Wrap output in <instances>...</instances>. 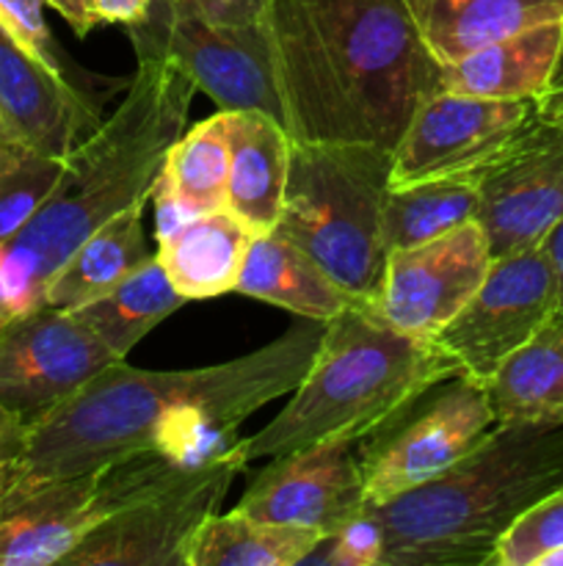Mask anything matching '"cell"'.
<instances>
[{
	"label": "cell",
	"instance_id": "ffe728a7",
	"mask_svg": "<svg viewBox=\"0 0 563 566\" xmlns=\"http://www.w3.org/2000/svg\"><path fill=\"white\" fill-rule=\"evenodd\" d=\"M563 48V20L519 31L442 66V88L491 99H535Z\"/></svg>",
	"mask_w": 563,
	"mask_h": 566
},
{
	"label": "cell",
	"instance_id": "603a6c76",
	"mask_svg": "<svg viewBox=\"0 0 563 566\" xmlns=\"http://www.w3.org/2000/svg\"><path fill=\"white\" fill-rule=\"evenodd\" d=\"M226 182H230L226 111H219L182 133L171 147L152 191L160 213L158 232L171 230L191 216L224 210Z\"/></svg>",
	"mask_w": 563,
	"mask_h": 566
},
{
	"label": "cell",
	"instance_id": "e0dca14e",
	"mask_svg": "<svg viewBox=\"0 0 563 566\" xmlns=\"http://www.w3.org/2000/svg\"><path fill=\"white\" fill-rule=\"evenodd\" d=\"M0 111L39 153L64 160L99 125L97 97L81 81L55 75L0 22Z\"/></svg>",
	"mask_w": 563,
	"mask_h": 566
},
{
	"label": "cell",
	"instance_id": "8d00e7d4",
	"mask_svg": "<svg viewBox=\"0 0 563 566\" xmlns=\"http://www.w3.org/2000/svg\"><path fill=\"white\" fill-rule=\"evenodd\" d=\"M47 6H53V9L59 11L66 22H70V28L81 39L88 36V33L97 28V20H94V14H92V9H88L86 0H47Z\"/></svg>",
	"mask_w": 563,
	"mask_h": 566
},
{
	"label": "cell",
	"instance_id": "9a60e30c",
	"mask_svg": "<svg viewBox=\"0 0 563 566\" xmlns=\"http://www.w3.org/2000/svg\"><path fill=\"white\" fill-rule=\"evenodd\" d=\"M359 448L357 440H329L268 459L235 509L326 539L370 512Z\"/></svg>",
	"mask_w": 563,
	"mask_h": 566
},
{
	"label": "cell",
	"instance_id": "ac0fdd59",
	"mask_svg": "<svg viewBox=\"0 0 563 566\" xmlns=\"http://www.w3.org/2000/svg\"><path fill=\"white\" fill-rule=\"evenodd\" d=\"M254 235L232 210H210L158 232V258L171 285L188 302H202L235 291Z\"/></svg>",
	"mask_w": 563,
	"mask_h": 566
},
{
	"label": "cell",
	"instance_id": "e575fe53",
	"mask_svg": "<svg viewBox=\"0 0 563 566\" xmlns=\"http://www.w3.org/2000/svg\"><path fill=\"white\" fill-rule=\"evenodd\" d=\"M92 9L97 25L108 22V25H136L144 22L149 14L152 0H86Z\"/></svg>",
	"mask_w": 563,
	"mask_h": 566
},
{
	"label": "cell",
	"instance_id": "9c48e42d",
	"mask_svg": "<svg viewBox=\"0 0 563 566\" xmlns=\"http://www.w3.org/2000/svg\"><path fill=\"white\" fill-rule=\"evenodd\" d=\"M495 426L486 385L456 374L425 390L395 423L359 448L370 509L445 473Z\"/></svg>",
	"mask_w": 563,
	"mask_h": 566
},
{
	"label": "cell",
	"instance_id": "d590c367",
	"mask_svg": "<svg viewBox=\"0 0 563 566\" xmlns=\"http://www.w3.org/2000/svg\"><path fill=\"white\" fill-rule=\"evenodd\" d=\"M535 111H539V116H544V119L563 125V48L550 83H546L544 92L535 97Z\"/></svg>",
	"mask_w": 563,
	"mask_h": 566
},
{
	"label": "cell",
	"instance_id": "f546056e",
	"mask_svg": "<svg viewBox=\"0 0 563 566\" xmlns=\"http://www.w3.org/2000/svg\"><path fill=\"white\" fill-rule=\"evenodd\" d=\"M555 551H563V486L517 520L502 536L491 566H541Z\"/></svg>",
	"mask_w": 563,
	"mask_h": 566
},
{
	"label": "cell",
	"instance_id": "7c38bea8",
	"mask_svg": "<svg viewBox=\"0 0 563 566\" xmlns=\"http://www.w3.org/2000/svg\"><path fill=\"white\" fill-rule=\"evenodd\" d=\"M110 363L119 357L72 310H28L0 335V407L33 423Z\"/></svg>",
	"mask_w": 563,
	"mask_h": 566
},
{
	"label": "cell",
	"instance_id": "4dcf8cb0",
	"mask_svg": "<svg viewBox=\"0 0 563 566\" xmlns=\"http://www.w3.org/2000/svg\"><path fill=\"white\" fill-rule=\"evenodd\" d=\"M44 6L47 0H0V22L14 33L17 42L25 50H31L47 70L55 75L70 77V64L64 61V53L55 44L53 33H50L47 20H44Z\"/></svg>",
	"mask_w": 563,
	"mask_h": 566
},
{
	"label": "cell",
	"instance_id": "8fae6325",
	"mask_svg": "<svg viewBox=\"0 0 563 566\" xmlns=\"http://www.w3.org/2000/svg\"><path fill=\"white\" fill-rule=\"evenodd\" d=\"M475 177L491 258L541 247L563 219V125L535 111Z\"/></svg>",
	"mask_w": 563,
	"mask_h": 566
},
{
	"label": "cell",
	"instance_id": "52a82bcc",
	"mask_svg": "<svg viewBox=\"0 0 563 566\" xmlns=\"http://www.w3.org/2000/svg\"><path fill=\"white\" fill-rule=\"evenodd\" d=\"M185 468L163 451H141L92 473L9 486L0 495V566H61L94 525Z\"/></svg>",
	"mask_w": 563,
	"mask_h": 566
},
{
	"label": "cell",
	"instance_id": "f35d334b",
	"mask_svg": "<svg viewBox=\"0 0 563 566\" xmlns=\"http://www.w3.org/2000/svg\"><path fill=\"white\" fill-rule=\"evenodd\" d=\"M22 313H25V310H22V304L17 302L14 291H11L9 280H6L3 274V265H0V335H3V332L9 329Z\"/></svg>",
	"mask_w": 563,
	"mask_h": 566
},
{
	"label": "cell",
	"instance_id": "7402d4cb",
	"mask_svg": "<svg viewBox=\"0 0 563 566\" xmlns=\"http://www.w3.org/2000/svg\"><path fill=\"white\" fill-rule=\"evenodd\" d=\"M235 293L320 324H329L342 310L357 307L312 258L274 230L252 238Z\"/></svg>",
	"mask_w": 563,
	"mask_h": 566
},
{
	"label": "cell",
	"instance_id": "83f0119b",
	"mask_svg": "<svg viewBox=\"0 0 563 566\" xmlns=\"http://www.w3.org/2000/svg\"><path fill=\"white\" fill-rule=\"evenodd\" d=\"M478 213V177L458 175L390 188L384 202L386 249H412L458 230Z\"/></svg>",
	"mask_w": 563,
	"mask_h": 566
},
{
	"label": "cell",
	"instance_id": "d4e9b609",
	"mask_svg": "<svg viewBox=\"0 0 563 566\" xmlns=\"http://www.w3.org/2000/svg\"><path fill=\"white\" fill-rule=\"evenodd\" d=\"M486 392L497 423L563 420V313L500 365Z\"/></svg>",
	"mask_w": 563,
	"mask_h": 566
},
{
	"label": "cell",
	"instance_id": "5b68a950",
	"mask_svg": "<svg viewBox=\"0 0 563 566\" xmlns=\"http://www.w3.org/2000/svg\"><path fill=\"white\" fill-rule=\"evenodd\" d=\"M450 376L456 365L434 343L392 329L370 310L348 307L326 324L287 407L241 440V453L257 462L329 440L364 442Z\"/></svg>",
	"mask_w": 563,
	"mask_h": 566
},
{
	"label": "cell",
	"instance_id": "d6986e66",
	"mask_svg": "<svg viewBox=\"0 0 563 566\" xmlns=\"http://www.w3.org/2000/svg\"><path fill=\"white\" fill-rule=\"evenodd\" d=\"M226 210L246 221L254 232H270L282 213L290 136L263 111H226Z\"/></svg>",
	"mask_w": 563,
	"mask_h": 566
},
{
	"label": "cell",
	"instance_id": "cb8c5ba5",
	"mask_svg": "<svg viewBox=\"0 0 563 566\" xmlns=\"http://www.w3.org/2000/svg\"><path fill=\"white\" fill-rule=\"evenodd\" d=\"M144 208L147 202L132 205L94 230L47 282L44 304L59 310L83 307L155 258L144 232Z\"/></svg>",
	"mask_w": 563,
	"mask_h": 566
},
{
	"label": "cell",
	"instance_id": "30bf717a",
	"mask_svg": "<svg viewBox=\"0 0 563 566\" xmlns=\"http://www.w3.org/2000/svg\"><path fill=\"white\" fill-rule=\"evenodd\" d=\"M557 315V276L544 243L491 260L475 296L434 337L458 376L489 385L500 365Z\"/></svg>",
	"mask_w": 563,
	"mask_h": 566
},
{
	"label": "cell",
	"instance_id": "6da1fadb",
	"mask_svg": "<svg viewBox=\"0 0 563 566\" xmlns=\"http://www.w3.org/2000/svg\"><path fill=\"white\" fill-rule=\"evenodd\" d=\"M326 324L301 318L274 343L193 370H144L110 363L47 415L28 423L9 486L92 473L141 451L185 464L232 451L246 418L298 387ZM6 486V490H9Z\"/></svg>",
	"mask_w": 563,
	"mask_h": 566
},
{
	"label": "cell",
	"instance_id": "4fadbf2b",
	"mask_svg": "<svg viewBox=\"0 0 563 566\" xmlns=\"http://www.w3.org/2000/svg\"><path fill=\"white\" fill-rule=\"evenodd\" d=\"M535 114V99H491L439 88L392 147L390 188L478 175Z\"/></svg>",
	"mask_w": 563,
	"mask_h": 566
},
{
	"label": "cell",
	"instance_id": "1f68e13d",
	"mask_svg": "<svg viewBox=\"0 0 563 566\" xmlns=\"http://www.w3.org/2000/svg\"><path fill=\"white\" fill-rule=\"evenodd\" d=\"M304 564H331V566H379L381 564V531L375 520L362 514L348 523L337 534L320 539V545L309 553Z\"/></svg>",
	"mask_w": 563,
	"mask_h": 566
},
{
	"label": "cell",
	"instance_id": "44dd1931",
	"mask_svg": "<svg viewBox=\"0 0 563 566\" xmlns=\"http://www.w3.org/2000/svg\"><path fill=\"white\" fill-rule=\"evenodd\" d=\"M406 9L442 66L497 39L563 20V0H406Z\"/></svg>",
	"mask_w": 563,
	"mask_h": 566
},
{
	"label": "cell",
	"instance_id": "ba28073f",
	"mask_svg": "<svg viewBox=\"0 0 563 566\" xmlns=\"http://www.w3.org/2000/svg\"><path fill=\"white\" fill-rule=\"evenodd\" d=\"M246 464L241 442L191 464L94 525L61 566H188L199 531L219 514Z\"/></svg>",
	"mask_w": 563,
	"mask_h": 566
},
{
	"label": "cell",
	"instance_id": "5bb4252c",
	"mask_svg": "<svg viewBox=\"0 0 563 566\" xmlns=\"http://www.w3.org/2000/svg\"><path fill=\"white\" fill-rule=\"evenodd\" d=\"M486 232L467 221L447 235L386 258L384 285L373 313L403 335L434 340L475 296L491 269Z\"/></svg>",
	"mask_w": 563,
	"mask_h": 566
},
{
	"label": "cell",
	"instance_id": "d6a6232c",
	"mask_svg": "<svg viewBox=\"0 0 563 566\" xmlns=\"http://www.w3.org/2000/svg\"><path fill=\"white\" fill-rule=\"evenodd\" d=\"M171 11H188V14L204 17L215 25L246 28L257 25L265 14L268 0H152Z\"/></svg>",
	"mask_w": 563,
	"mask_h": 566
},
{
	"label": "cell",
	"instance_id": "8992f818",
	"mask_svg": "<svg viewBox=\"0 0 563 566\" xmlns=\"http://www.w3.org/2000/svg\"><path fill=\"white\" fill-rule=\"evenodd\" d=\"M390 169L392 149L373 144L290 142L285 197L274 227L370 313L390 258L384 238Z\"/></svg>",
	"mask_w": 563,
	"mask_h": 566
},
{
	"label": "cell",
	"instance_id": "836d02e7",
	"mask_svg": "<svg viewBox=\"0 0 563 566\" xmlns=\"http://www.w3.org/2000/svg\"><path fill=\"white\" fill-rule=\"evenodd\" d=\"M28 442V423L20 415L9 412L0 407V495L9 486L11 475H14L17 462H20L22 451Z\"/></svg>",
	"mask_w": 563,
	"mask_h": 566
},
{
	"label": "cell",
	"instance_id": "2e32d148",
	"mask_svg": "<svg viewBox=\"0 0 563 566\" xmlns=\"http://www.w3.org/2000/svg\"><path fill=\"white\" fill-rule=\"evenodd\" d=\"M147 17L158 22L171 59L219 111H263L282 125V103L259 22L226 28L158 3L149 6Z\"/></svg>",
	"mask_w": 563,
	"mask_h": 566
},
{
	"label": "cell",
	"instance_id": "277c9868",
	"mask_svg": "<svg viewBox=\"0 0 563 566\" xmlns=\"http://www.w3.org/2000/svg\"><path fill=\"white\" fill-rule=\"evenodd\" d=\"M563 486V420L497 423L436 479L370 509L379 566H491L522 514Z\"/></svg>",
	"mask_w": 563,
	"mask_h": 566
},
{
	"label": "cell",
	"instance_id": "484cf974",
	"mask_svg": "<svg viewBox=\"0 0 563 566\" xmlns=\"http://www.w3.org/2000/svg\"><path fill=\"white\" fill-rule=\"evenodd\" d=\"M188 304V298L171 285L160 258H149L127 280L110 287L94 302L75 307L72 313L110 348L119 359L127 354L171 313Z\"/></svg>",
	"mask_w": 563,
	"mask_h": 566
},
{
	"label": "cell",
	"instance_id": "74e56055",
	"mask_svg": "<svg viewBox=\"0 0 563 566\" xmlns=\"http://www.w3.org/2000/svg\"><path fill=\"white\" fill-rule=\"evenodd\" d=\"M546 254L552 260V269L557 276V313H563V219L552 227V232L544 241Z\"/></svg>",
	"mask_w": 563,
	"mask_h": 566
},
{
	"label": "cell",
	"instance_id": "f1b7e54d",
	"mask_svg": "<svg viewBox=\"0 0 563 566\" xmlns=\"http://www.w3.org/2000/svg\"><path fill=\"white\" fill-rule=\"evenodd\" d=\"M64 160L50 158L28 144H14L0 155V249L25 227L59 182Z\"/></svg>",
	"mask_w": 563,
	"mask_h": 566
},
{
	"label": "cell",
	"instance_id": "7a4b0ae2",
	"mask_svg": "<svg viewBox=\"0 0 563 566\" xmlns=\"http://www.w3.org/2000/svg\"><path fill=\"white\" fill-rule=\"evenodd\" d=\"M259 28L290 142L392 149L442 88L406 0H268Z\"/></svg>",
	"mask_w": 563,
	"mask_h": 566
},
{
	"label": "cell",
	"instance_id": "60d3db41",
	"mask_svg": "<svg viewBox=\"0 0 563 566\" xmlns=\"http://www.w3.org/2000/svg\"><path fill=\"white\" fill-rule=\"evenodd\" d=\"M541 566H563V551H555L552 556H546Z\"/></svg>",
	"mask_w": 563,
	"mask_h": 566
},
{
	"label": "cell",
	"instance_id": "4316f807",
	"mask_svg": "<svg viewBox=\"0 0 563 566\" xmlns=\"http://www.w3.org/2000/svg\"><path fill=\"white\" fill-rule=\"evenodd\" d=\"M323 536L232 509L199 531L188 566H298Z\"/></svg>",
	"mask_w": 563,
	"mask_h": 566
},
{
	"label": "cell",
	"instance_id": "3957f363",
	"mask_svg": "<svg viewBox=\"0 0 563 566\" xmlns=\"http://www.w3.org/2000/svg\"><path fill=\"white\" fill-rule=\"evenodd\" d=\"M136 72L119 108L64 158L59 182L20 232L0 249V265L22 310L44 304L55 271L94 230L149 202L177 138L185 133L196 86L169 55L158 22L127 25Z\"/></svg>",
	"mask_w": 563,
	"mask_h": 566
},
{
	"label": "cell",
	"instance_id": "ab89813d",
	"mask_svg": "<svg viewBox=\"0 0 563 566\" xmlns=\"http://www.w3.org/2000/svg\"><path fill=\"white\" fill-rule=\"evenodd\" d=\"M20 142H22V138L17 136L14 130H11V125H9V122H6L3 111H0V155H3L6 149L14 147V144H20ZM22 144H25V142H22Z\"/></svg>",
	"mask_w": 563,
	"mask_h": 566
}]
</instances>
